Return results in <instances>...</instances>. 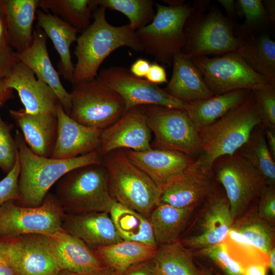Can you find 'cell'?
Here are the masks:
<instances>
[{"label": "cell", "instance_id": "6da1fadb", "mask_svg": "<svg viewBox=\"0 0 275 275\" xmlns=\"http://www.w3.org/2000/svg\"><path fill=\"white\" fill-rule=\"evenodd\" d=\"M260 124L255 98L251 91L243 102L199 131L201 152L194 163L210 174L214 162L238 152Z\"/></svg>", "mask_w": 275, "mask_h": 275}, {"label": "cell", "instance_id": "7a4b0ae2", "mask_svg": "<svg viewBox=\"0 0 275 275\" xmlns=\"http://www.w3.org/2000/svg\"><path fill=\"white\" fill-rule=\"evenodd\" d=\"M15 140L20 162L19 205L37 207L42 204L52 186L69 171L88 164L101 163L98 150L67 159L39 156L26 144L22 133L16 131Z\"/></svg>", "mask_w": 275, "mask_h": 275}, {"label": "cell", "instance_id": "3957f363", "mask_svg": "<svg viewBox=\"0 0 275 275\" xmlns=\"http://www.w3.org/2000/svg\"><path fill=\"white\" fill-rule=\"evenodd\" d=\"M106 9L101 6L95 10L93 22L78 36L74 54L72 85L93 79L104 60L117 49L126 46L136 52L143 51L135 31L128 24L114 26L106 18Z\"/></svg>", "mask_w": 275, "mask_h": 275}, {"label": "cell", "instance_id": "277c9868", "mask_svg": "<svg viewBox=\"0 0 275 275\" xmlns=\"http://www.w3.org/2000/svg\"><path fill=\"white\" fill-rule=\"evenodd\" d=\"M235 24L216 6L199 0L194 2L184 26L186 43L182 51L193 59L236 51L242 40L234 34Z\"/></svg>", "mask_w": 275, "mask_h": 275}, {"label": "cell", "instance_id": "5b68a950", "mask_svg": "<svg viewBox=\"0 0 275 275\" xmlns=\"http://www.w3.org/2000/svg\"><path fill=\"white\" fill-rule=\"evenodd\" d=\"M101 163L107 170L112 197L148 218L160 202L161 189L129 159L123 149L105 154Z\"/></svg>", "mask_w": 275, "mask_h": 275}, {"label": "cell", "instance_id": "8992f818", "mask_svg": "<svg viewBox=\"0 0 275 275\" xmlns=\"http://www.w3.org/2000/svg\"><path fill=\"white\" fill-rule=\"evenodd\" d=\"M54 196L65 213L71 214L109 212L116 202L109 193L107 170L102 163L66 173L58 181Z\"/></svg>", "mask_w": 275, "mask_h": 275}, {"label": "cell", "instance_id": "52a82bcc", "mask_svg": "<svg viewBox=\"0 0 275 275\" xmlns=\"http://www.w3.org/2000/svg\"><path fill=\"white\" fill-rule=\"evenodd\" d=\"M167 6L155 3V15L147 25L135 31L143 51L157 62L170 65L174 56L186 43L184 26L191 5L184 1H165Z\"/></svg>", "mask_w": 275, "mask_h": 275}, {"label": "cell", "instance_id": "ba28073f", "mask_svg": "<svg viewBox=\"0 0 275 275\" xmlns=\"http://www.w3.org/2000/svg\"><path fill=\"white\" fill-rule=\"evenodd\" d=\"M69 116L77 122L103 130L125 112L122 97L98 75L72 85Z\"/></svg>", "mask_w": 275, "mask_h": 275}, {"label": "cell", "instance_id": "9c48e42d", "mask_svg": "<svg viewBox=\"0 0 275 275\" xmlns=\"http://www.w3.org/2000/svg\"><path fill=\"white\" fill-rule=\"evenodd\" d=\"M149 126L154 135L152 148L177 151L192 158L201 152L199 131L186 111L162 106L145 105Z\"/></svg>", "mask_w": 275, "mask_h": 275}, {"label": "cell", "instance_id": "30bf717a", "mask_svg": "<svg viewBox=\"0 0 275 275\" xmlns=\"http://www.w3.org/2000/svg\"><path fill=\"white\" fill-rule=\"evenodd\" d=\"M8 201L0 206V238L22 235H51L62 229L65 215L54 195L48 193L37 207H24Z\"/></svg>", "mask_w": 275, "mask_h": 275}, {"label": "cell", "instance_id": "8fae6325", "mask_svg": "<svg viewBox=\"0 0 275 275\" xmlns=\"http://www.w3.org/2000/svg\"><path fill=\"white\" fill-rule=\"evenodd\" d=\"M213 95L238 90L254 91L269 83L253 70L237 52L214 58L191 59Z\"/></svg>", "mask_w": 275, "mask_h": 275}, {"label": "cell", "instance_id": "7c38bea8", "mask_svg": "<svg viewBox=\"0 0 275 275\" xmlns=\"http://www.w3.org/2000/svg\"><path fill=\"white\" fill-rule=\"evenodd\" d=\"M216 161V177L224 187L234 221L267 185L260 174L238 152Z\"/></svg>", "mask_w": 275, "mask_h": 275}, {"label": "cell", "instance_id": "4fadbf2b", "mask_svg": "<svg viewBox=\"0 0 275 275\" xmlns=\"http://www.w3.org/2000/svg\"><path fill=\"white\" fill-rule=\"evenodd\" d=\"M1 239L16 275H58L62 270L49 236L30 234Z\"/></svg>", "mask_w": 275, "mask_h": 275}, {"label": "cell", "instance_id": "5bb4252c", "mask_svg": "<svg viewBox=\"0 0 275 275\" xmlns=\"http://www.w3.org/2000/svg\"><path fill=\"white\" fill-rule=\"evenodd\" d=\"M98 76L122 97L125 112L141 105H159L185 111L188 107V102L173 97L157 85L133 76L127 68L109 67L101 70Z\"/></svg>", "mask_w": 275, "mask_h": 275}, {"label": "cell", "instance_id": "9a60e30c", "mask_svg": "<svg viewBox=\"0 0 275 275\" xmlns=\"http://www.w3.org/2000/svg\"><path fill=\"white\" fill-rule=\"evenodd\" d=\"M152 131L145 105L132 107L116 122L101 130L98 151L102 157L115 150L145 151L152 149Z\"/></svg>", "mask_w": 275, "mask_h": 275}, {"label": "cell", "instance_id": "2e32d148", "mask_svg": "<svg viewBox=\"0 0 275 275\" xmlns=\"http://www.w3.org/2000/svg\"><path fill=\"white\" fill-rule=\"evenodd\" d=\"M5 82L7 88L17 92L26 112L57 115L60 103L53 91L21 62L15 64Z\"/></svg>", "mask_w": 275, "mask_h": 275}, {"label": "cell", "instance_id": "e0dca14e", "mask_svg": "<svg viewBox=\"0 0 275 275\" xmlns=\"http://www.w3.org/2000/svg\"><path fill=\"white\" fill-rule=\"evenodd\" d=\"M201 212L196 232L183 240L191 249H203L223 242L233 223L227 197L211 194Z\"/></svg>", "mask_w": 275, "mask_h": 275}, {"label": "cell", "instance_id": "ac0fdd59", "mask_svg": "<svg viewBox=\"0 0 275 275\" xmlns=\"http://www.w3.org/2000/svg\"><path fill=\"white\" fill-rule=\"evenodd\" d=\"M58 132L51 158L67 159L98 150L102 130L83 125L71 118L61 103L57 107Z\"/></svg>", "mask_w": 275, "mask_h": 275}, {"label": "cell", "instance_id": "d6986e66", "mask_svg": "<svg viewBox=\"0 0 275 275\" xmlns=\"http://www.w3.org/2000/svg\"><path fill=\"white\" fill-rule=\"evenodd\" d=\"M195 161V160H194ZM210 174L194 161L162 188L160 202L179 208H195L212 193Z\"/></svg>", "mask_w": 275, "mask_h": 275}, {"label": "cell", "instance_id": "ffe728a7", "mask_svg": "<svg viewBox=\"0 0 275 275\" xmlns=\"http://www.w3.org/2000/svg\"><path fill=\"white\" fill-rule=\"evenodd\" d=\"M62 229L96 250L123 240L107 212L65 213Z\"/></svg>", "mask_w": 275, "mask_h": 275}, {"label": "cell", "instance_id": "44dd1931", "mask_svg": "<svg viewBox=\"0 0 275 275\" xmlns=\"http://www.w3.org/2000/svg\"><path fill=\"white\" fill-rule=\"evenodd\" d=\"M46 40L44 32L37 25L33 32L32 45L23 52L18 53L19 61L53 91L64 110L69 115L71 95L63 86L59 75L52 65L47 50Z\"/></svg>", "mask_w": 275, "mask_h": 275}, {"label": "cell", "instance_id": "7402d4cb", "mask_svg": "<svg viewBox=\"0 0 275 275\" xmlns=\"http://www.w3.org/2000/svg\"><path fill=\"white\" fill-rule=\"evenodd\" d=\"M123 150L129 159L161 189L195 160L183 153L167 149L152 148L145 151Z\"/></svg>", "mask_w": 275, "mask_h": 275}, {"label": "cell", "instance_id": "603a6c76", "mask_svg": "<svg viewBox=\"0 0 275 275\" xmlns=\"http://www.w3.org/2000/svg\"><path fill=\"white\" fill-rule=\"evenodd\" d=\"M9 112L31 151L39 156L51 157L57 136V115L32 114L23 108L10 109Z\"/></svg>", "mask_w": 275, "mask_h": 275}, {"label": "cell", "instance_id": "cb8c5ba5", "mask_svg": "<svg viewBox=\"0 0 275 275\" xmlns=\"http://www.w3.org/2000/svg\"><path fill=\"white\" fill-rule=\"evenodd\" d=\"M172 64L171 77L163 89L168 94L185 102L214 96L190 58L180 52L174 56Z\"/></svg>", "mask_w": 275, "mask_h": 275}, {"label": "cell", "instance_id": "d4e9b609", "mask_svg": "<svg viewBox=\"0 0 275 275\" xmlns=\"http://www.w3.org/2000/svg\"><path fill=\"white\" fill-rule=\"evenodd\" d=\"M49 236L62 270L81 273L97 270L105 267L95 251L82 241L62 229Z\"/></svg>", "mask_w": 275, "mask_h": 275}, {"label": "cell", "instance_id": "484cf974", "mask_svg": "<svg viewBox=\"0 0 275 275\" xmlns=\"http://www.w3.org/2000/svg\"><path fill=\"white\" fill-rule=\"evenodd\" d=\"M40 0H4L7 32L11 47L20 53L33 41V23Z\"/></svg>", "mask_w": 275, "mask_h": 275}, {"label": "cell", "instance_id": "4316f807", "mask_svg": "<svg viewBox=\"0 0 275 275\" xmlns=\"http://www.w3.org/2000/svg\"><path fill=\"white\" fill-rule=\"evenodd\" d=\"M37 25L52 41L60 57L59 72L64 78L72 81L74 66L72 62L70 46L76 41L78 31L58 16L41 10L37 11Z\"/></svg>", "mask_w": 275, "mask_h": 275}, {"label": "cell", "instance_id": "83f0119b", "mask_svg": "<svg viewBox=\"0 0 275 275\" xmlns=\"http://www.w3.org/2000/svg\"><path fill=\"white\" fill-rule=\"evenodd\" d=\"M157 248L144 243L123 240L98 248L95 252L105 267L121 275L131 267L151 260Z\"/></svg>", "mask_w": 275, "mask_h": 275}, {"label": "cell", "instance_id": "f1b7e54d", "mask_svg": "<svg viewBox=\"0 0 275 275\" xmlns=\"http://www.w3.org/2000/svg\"><path fill=\"white\" fill-rule=\"evenodd\" d=\"M252 91L238 90L188 102L186 112L198 131L213 123L243 102Z\"/></svg>", "mask_w": 275, "mask_h": 275}, {"label": "cell", "instance_id": "f546056e", "mask_svg": "<svg viewBox=\"0 0 275 275\" xmlns=\"http://www.w3.org/2000/svg\"><path fill=\"white\" fill-rule=\"evenodd\" d=\"M236 51L253 70L275 86V42L268 34H253L242 40Z\"/></svg>", "mask_w": 275, "mask_h": 275}, {"label": "cell", "instance_id": "4dcf8cb0", "mask_svg": "<svg viewBox=\"0 0 275 275\" xmlns=\"http://www.w3.org/2000/svg\"><path fill=\"white\" fill-rule=\"evenodd\" d=\"M193 210L179 208L159 202L148 218L157 245L178 242L180 234Z\"/></svg>", "mask_w": 275, "mask_h": 275}, {"label": "cell", "instance_id": "1f68e13d", "mask_svg": "<svg viewBox=\"0 0 275 275\" xmlns=\"http://www.w3.org/2000/svg\"><path fill=\"white\" fill-rule=\"evenodd\" d=\"M148 263L155 275H202L191 254L178 241L160 245Z\"/></svg>", "mask_w": 275, "mask_h": 275}, {"label": "cell", "instance_id": "d6a6232c", "mask_svg": "<svg viewBox=\"0 0 275 275\" xmlns=\"http://www.w3.org/2000/svg\"><path fill=\"white\" fill-rule=\"evenodd\" d=\"M109 215L123 240L136 241L157 246L148 219L138 212L116 202Z\"/></svg>", "mask_w": 275, "mask_h": 275}, {"label": "cell", "instance_id": "836d02e7", "mask_svg": "<svg viewBox=\"0 0 275 275\" xmlns=\"http://www.w3.org/2000/svg\"><path fill=\"white\" fill-rule=\"evenodd\" d=\"M258 126L239 150V153L257 170L267 185L273 186L275 183L274 159L266 143L265 129H263L262 125L261 127Z\"/></svg>", "mask_w": 275, "mask_h": 275}, {"label": "cell", "instance_id": "e575fe53", "mask_svg": "<svg viewBox=\"0 0 275 275\" xmlns=\"http://www.w3.org/2000/svg\"><path fill=\"white\" fill-rule=\"evenodd\" d=\"M97 7L96 0H40L39 5L81 32L90 25L92 12Z\"/></svg>", "mask_w": 275, "mask_h": 275}, {"label": "cell", "instance_id": "d590c367", "mask_svg": "<svg viewBox=\"0 0 275 275\" xmlns=\"http://www.w3.org/2000/svg\"><path fill=\"white\" fill-rule=\"evenodd\" d=\"M96 2L98 6L124 14L135 31L149 24L155 15V3L151 0H96Z\"/></svg>", "mask_w": 275, "mask_h": 275}, {"label": "cell", "instance_id": "8d00e7d4", "mask_svg": "<svg viewBox=\"0 0 275 275\" xmlns=\"http://www.w3.org/2000/svg\"><path fill=\"white\" fill-rule=\"evenodd\" d=\"M236 4L245 18L243 23L234 26L237 38L245 39L255 33L266 30L271 23L262 0H237Z\"/></svg>", "mask_w": 275, "mask_h": 275}, {"label": "cell", "instance_id": "74e56055", "mask_svg": "<svg viewBox=\"0 0 275 275\" xmlns=\"http://www.w3.org/2000/svg\"><path fill=\"white\" fill-rule=\"evenodd\" d=\"M232 227L266 254L273 247L274 232L271 225L261 218L257 212L247 215Z\"/></svg>", "mask_w": 275, "mask_h": 275}, {"label": "cell", "instance_id": "f35d334b", "mask_svg": "<svg viewBox=\"0 0 275 275\" xmlns=\"http://www.w3.org/2000/svg\"><path fill=\"white\" fill-rule=\"evenodd\" d=\"M223 242L225 243L230 256L239 263L243 269L255 263L268 265V254L256 247L232 226Z\"/></svg>", "mask_w": 275, "mask_h": 275}, {"label": "cell", "instance_id": "ab89813d", "mask_svg": "<svg viewBox=\"0 0 275 275\" xmlns=\"http://www.w3.org/2000/svg\"><path fill=\"white\" fill-rule=\"evenodd\" d=\"M199 253L208 259L220 275H243L244 269L229 255L224 242L200 249Z\"/></svg>", "mask_w": 275, "mask_h": 275}, {"label": "cell", "instance_id": "60d3db41", "mask_svg": "<svg viewBox=\"0 0 275 275\" xmlns=\"http://www.w3.org/2000/svg\"><path fill=\"white\" fill-rule=\"evenodd\" d=\"M261 125L264 129L275 130V86H266L253 91Z\"/></svg>", "mask_w": 275, "mask_h": 275}, {"label": "cell", "instance_id": "b9f144b4", "mask_svg": "<svg viewBox=\"0 0 275 275\" xmlns=\"http://www.w3.org/2000/svg\"><path fill=\"white\" fill-rule=\"evenodd\" d=\"M11 129V126L0 115V168L6 174L14 167L18 158L17 147Z\"/></svg>", "mask_w": 275, "mask_h": 275}, {"label": "cell", "instance_id": "7bdbcfd3", "mask_svg": "<svg viewBox=\"0 0 275 275\" xmlns=\"http://www.w3.org/2000/svg\"><path fill=\"white\" fill-rule=\"evenodd\" d=\"M20 162L18 156L12 169L0 181V206L8 201L18 202L20 199L18 178Z\"/></svg>", "mask_w": 275, "mask_h": 275}, {"label": "cell", "instance_id": "ee69618b", "mask_svg": "<svg viewBox=\"0 0 275 275\" xmlns=\"http://www.w3.org/2000/svg\"><path fill=\"white\" fill-rule=\"evenodd\" d=\"M259 197L257 214L261 218L272 224L275 219V190L273 186L266 185Z\"/></svg>", "mask_w": 275, "mask_h": 275}, {"label": "cell", "instance_id": "f6af8a7d", "mask_svg": "<svg viewBox=\"0 0 275 275\" xmlns=\"http://www.w3.org/2000/svg\"><path fill=\"white\" fill-rule=\"evenodd\" d=\"M19 61L18 53L13 49L0 50V79L6 78Z\"/></svg>", "mask_w": 275, "mask_h": 275}, {"label": "cell", "instance_id": "bcb514c9", "mask_svg": "<svg viewBox=\"0 0 275 275\" xmlns=\"http://www.w3.org/2000/svg\"><path fill=\"white\" fill-rule=\"evenodd\" d=\"M145 78L148 81L157 85L168 82L165 68L155 61L151 63Z\"/></svg>", "mask_w": 275, "mask_h": 275}, {"label": "cell", "instance_id": "7dc6e473", "mask_svg": "<svg viewBox=\"0 0 275 275\" xmlns=\"http://www.w3.org/2000/svg\"><path fill=\"white\" fill-rule=\"evenodd\" d=\"M11 49L12 48L9 41L4 0H3L0 6V50L6 51Z\"/></svg>", "mask_w": 275, "mask_h": 275}, {"label": "cell", "instance_id": "c3c4849f", "mask_svg": "<svg viewBox=\"0 0 275 275\" xmlns=\"http://www.w3.org/2000/svg\"><path fill=\"white\" fill-rule=\"evenodd\" d=\"M151 63L147 60L140 58L130 66L129 70L134 76L143 78L145 77L150 67Z\"/></svg>", "mask_w": 275, "mask_h": 275}, {"label": "cell", "instance_id": "681fc988", "mask_svg": "<svg viewBox=\"0 0 275 275\" xmlns=\"http://www.w3.org/2000/svg\"><path fill=\"white\" fill-rule=\"evenodd\" d=\"M0 275H16L12 269L0 238Z\"/></svg>", "mask_w": 275, "mask_h": 275}, {"label": "cell", "instance_id": "f907efd6", "mask_svg": "<svg viewBox=\"0 0 275 275\" xmlns=\"http://www.w3.org/2000/svg\"><path fill=\"white\" fill-rule=\"evenodd\" d=\"M121 275H155L148 261L135 265Z\"/></svg>", "mask_w": 275, "mask_h": 275}, {"label": "cell", "instance_id": "816d5d0a", "mask_svg": "<svg viewBox=\"0 0 275 275\" xmlns=\"http://www.w3.org/2000/svg\"><path fill=\"white\" fill-rule=\"evenodd\" d=\"M58 275H120L112 268H104L88 272H74L66 270H61Z\"/></svg>", "mask_w": 275, "mask_h": 275}, {"label": "cell", "instance_id": "f5cc1de1", "mask_svg": "<svg viewBox=\"0 0 275 275\" xmlns=\"http://www.w3.org/2000/svg\"><path fill=\"white\" fill-rule=\"evenodd\" d=\"M217 2L225 10L227 14V17L235 24L236 17V1L233 0H218Z\"/></svg>", "mask_w": 275, "mask_h": 275}, {"label": "cell", "instance_id": "db71d44e", "mask_svg": "<svg viewBox=\"0 0 275 275\" xmlns=\"http://www.w3.org/2000/svg\"><path fill=\"white\" fill-rule=\"evenodd\" d=\"M267 269L266 264H252L244 268L243 275H266Z\"/></svg>", "mask_w": 275, "mask_h": 275}, {"label": "cell", "instance_id": "11a10c76", "mask_svg": "<svg viewBox=\"0 0 275 275\" xmlns=\"http://www.w3.org/2000/svg\"><path fill=\"white\" fill-rule=\"evenodd\" d=\"M13 92L12 89L6 87L5 78L0 79V107L13 97Z\"/></svg>", "mask_w": 275, "mask_h": 275}, {"label": "cell", "instance_id": "9f6ffc18", "mask_svg": "<svg viewBox=\"0 0 275 275\" xmlns=\"http://www.w3.org/2000/svg\"><path fill=\"white\" fill-rule=\"evenodd\" d=\"M275 130L265 129V134L268 148L275 159Z\"/></svg>", "mask_w": 275, "mask_h": 275}, {"label": "cell", "instance_id": "6f0895ef", "mask_svg": "<svg viewBox=\"0 0 275 275\" xmlns=\"http://www.w3.org/2000/svg\"><path fill=\"white\" fill-rule=\"evenodd\" d=\"M263 4L266 12V13L271 21L275 22V1L274 0H264L262 1Z\"/></svg>", "mask_w": 275, "mask_h": 275}, {"label": "cell", "instance_id": "680465c9", "mask_svg": "<svg viewBox=\"0 0 275 275\" xmlns=\"http://www.w3.org/2000/svg\"><path fill=\"white\" fill-rule=\"evenodd\" d=\"M268 269H269L271 275H275V249L272 247L268 253Z\"/></svg>", "mask_w": 275, "mask_h": 275}, {"label": "cell", "instance_id": "91938a15", "mask_svg": "<svg viewBox=\"0 0 275 275\" xmlns=\"http://www.w3.org/2000/svg\"><path fill=\"white\" fill-rule=\"evenodd\" d=\"M202 275H213L212 272L207 268L201 266L200 268Z\"/></svg>", "mask_w": 275, "mask_h": 275}, {"label": "cell", "instance_id": "94428289", "mask_svg": "<svg viewBox=\"0 0 275 275\" xmlns=\"http://www.w3.org/2000/svg\"><path fill=\"white\" fill-rule=\"evenodd\" d=\"M3 0H0V6L2 5Z\"/></svg>", "mask_w": 275, "mask_h": 275}]
</instances>
